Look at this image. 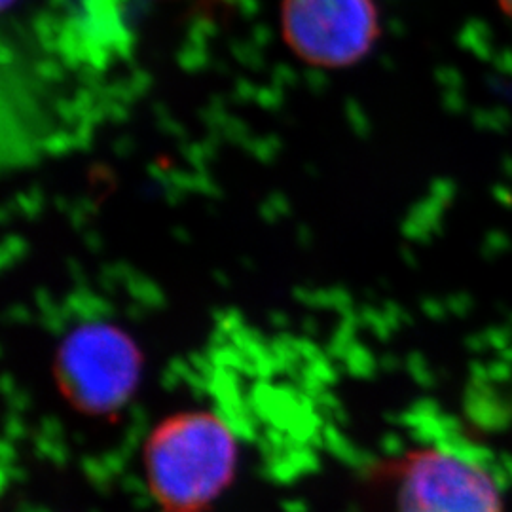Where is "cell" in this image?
I'll return each mask as SVG.
<instances>
[{"label":"cell","mask_w":512,"mask_h":512,"mask_svg":"<svg viewBox=\"0 0 512 512\" xmlns=\"http://www.w3.org/2000/svg\"><path fill=\"white\" fill-rule=\"evenodd\" d=\"M236 461V440L219 418L184 412L148 442L150 490L165 512H203L226 490Z\"/></svg>","instance_id":"cell-1"},{"label":"cell","mask_w":512,"mask_h":512,"mask_svg":"<svg viewBox=\"0 0 512 512\" xmlns=\"http://www.w3.org/2000/svg\"><path fill=\"white\" fill-rule=\"evenodd\" d=\"M61 389L80 410L110 412L128 401L139 380V353L122 330L88 323L65 336L57 353Z\"/></svg>","instance_id":"cell-2"},{"label":"cell","mask_w":512,"mask_h":512,"mask_svg":"<svg viewBox=\"0 0 512 512\" xmlns=\"http://www.w3.org/2000/svg\"><path fill=\"white\" fill-rule=\"evenodd\" d=\"M281 29L302 61L327 69L359 63L380 35L374 0H281Z\"/></svg>","instance_id":"cell-3"},{"label":"cell","mask_w":512,"mask_h":512,"mask_svg":"<svg viewBox=\"0 0 512 512\" xmlns=\"http://www.w3.org/2000/svg\"><path fill=\"white\" fill-rule=\"evenodd\" d=\"M399 512H501V495L471 459L423 450L404 467Z\"/></svg>","instance_id":"cell-4"},{"label":"cell","mask_w":512,"mask_h":512,"mask_svg":"<svg viewBox=\"0 0 512 512\" xmlns=\"http://www.w3.org/2000/svg\"><path fill=\"white\" fill-rule=\"evenodd\" d=\"M499 4H501V8L505 10V14L512 18V0H499Z\"/></svg>","instance_id":"cell-5"},{"label":"cell","mask_w":512,"mask_h":512,"mask_svg":"<svg viewBox=\"0 0 512 512\" xmlns=\"http://www.w3.org/2000/svg\"><path fill=\"white\" fill-rule=\"evenodd\" d=\"M10 2H12V0H4V6H8V4H10Z\"/></svg>","instance_id":"cell-6"}]
</instances>
